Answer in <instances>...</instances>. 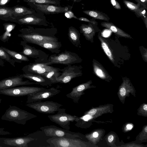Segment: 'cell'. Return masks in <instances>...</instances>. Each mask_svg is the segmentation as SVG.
Masks as SVG:
<instances>
[{
  "label": "cell",
  "instance_id": "obj_28",
  "mask_svg": "<svg viewBox=\"0 0 147 147\" xmlns=\"http://www.w3.org/2000/svg\"><path fill=\"white\" fill-rule=\"evenodd\" d=\"M60 69H59L46 72L42 76H43L49 79L52 83L53 84H55L56 82V79L61 74L60 72Z\"/></svg>",
  "mask_w": 147,
  "mask_h": 147
},
{
  "label": "cell",
  "instance_id": "obj_41",
  "mask_svg": "<svg viewBox=\"0 0 147 147\" xmlns=\"http://www.w3.org/2000/svg\"><path fill=\"white\" fill-rule=\"evenodd\" d=\"M97 112V110L95 109H92L89 111L87 114L92 116H93Z\"/></svg>",
  "mask_w": 147,
  "mask_h": 147
},
{
  "label": "cell",
  "instance_id": "obj_20",
  "mask_svg": "<svg viewBox=\"0 0 147 147\" xmlns=\"http://www.w3.org/2000/svg\"><path fill=\"white\" fill-rule=\"evenodd\" d=\"M68 36L69 39L71 43L76 47L80 46V34L75 27L71 26L68 28Z\"/></svg>",
  "mask_w": 147,
  "mask_h": 147
},
{
  "label": "cell",
  "instance_id": "obj_9",
  "mask_svg": "<svg viewBox=\"0 0 147 147\" xmlns=\"http://www.w3.org/2000/svg\"><path fill=\"white\" fill-rule=\"evenodd\" d=\"M81 67L80 66L69 65L63 68L60 69V75L56 79L57 83L66 84L72 79L82 75Z\"/></svg>",
  "mask_w": 147,
  "mask_h": 147
},
{
  "label": "cell",
  "instance_id": "obj_13",
  "mask_svg": "<svg viewBox=\"0 0 147 147\" xmlns=\"http://www.w3.org/2000/svg\"><path fill=\"white\" fill-rule=\"evenodd\" d=\"M59 68L48 65L46 63L34 61L24 66L22 70L24 73L42 75L46 72Z\"/></svg>",
  "mask_w": 147,
  "mask_h": 147
},
{
  "label": "cell",
  "instance_id": "obj_47",
  "mask_svg": "<svg viewBox=\"0 0 147 147\" xmlns=\"http://www.w3.org/2000/svg\"><path fill=\"white\" fill-rule=\"evenodd\" d=\"M143 109L146 111H147V105L146 104L143 107Z\"/></svg>",
  "mask_w": 147,
  "mask_h": 147
},
{
  "label": "cell",
  "instance_id": "obj_29",
  "mask_svg": "<svg viewBox=\"0 0 147 147\" xmlns=\"http://www.w3.org/2000/svg\"><path fill=\"white\" fill-rule=\"evenodd\" d=\"M123 2L125 6L131 11L134 12L136 16L138 17V11L141 5L139 3L135 4L126 0H123Z\"/></svg>",
  "mask_w": 147,
  "mask_h": 147
},
{
  "label": "cell",
  "instance_id": "obj_10",
  "mask_svg": "<svg viewBox=\"0 0 147 147\" xmlns=\"http://www.w3.org/2000/svg\"><path fill=\"white\" fill-rule=\"evenodd\" d=\"M23 49L19 53L22 54L34 59V61L38 62L46 63L49 57V55L42 51L37 49L34 47L28 44L23 40L20 43Z\"/></svg>",
  "mask_w": 147,
  "mask_h": 147
},
{
  "label": "cell",
  "instance_id": "obj_2",
  "mask_svg": "<svg viewBox=\"0 0 147 147\" xmlns=\"http://www.w3.org/2000/svg\"><path fill=\"white\" fill-rule=\"evenodd\" d=\"M37 116L22 109L17 106L9 105L1 119L18 124L24 125L27 121L36 118Z\"/></svg>",
  "mask_w": 147,
  "mask_h": 147
},
{
  "label": "cell",
  "instance_id": "obj_46",
  "mask_svg": "<svg viewBox=\"0 0 147 147\" xmlns=\"http://www.w3.org/2000/svg\"><path fill=\"white\" fill-rule=\"evenodd\" d=\"M126 127L127 129H131L132 128L133 126L131 124H128L127 125Z\"/></svg>",
  "mask_w": 147,
  "mask_h": 147
},
{
  "label": "cell",
  "instance_id": "obj_36",
  "mask_svg": "<svg viewBox=\"0 0 147 147\" xmlns=\"http://www.w3.org/2000/svg\"><path fill=\"white\" fill-rule=\"evenodd\" d=\"M76 19L80 21L88 22V23H92L96 26L98 25V22L95 21V19L93 18L92 19L89 20L86 18L84 17H77Z\"/></svg>",
  "mask_w": 147,
  "mask_h": 147
},
{
  "label": "cell",
  "instance_id": "obj_19",
  "mask_svg": "<svg viewBox=\"0 0 147 147\" xmlns=\"http://www.w3.org/2000/svg\"><path fill=\"white\" fill-rule=\"evenodd\" d=\"M34 44L46 49L53 53L58 54L61 51L62 44L58 41H46L36 42Z\"/></svg>",
  "mask_w": 147,
  "mask_h": 147
},
{
  "label": "cell",
  "instance_id": "obj_38",
  "mask_svg": "<svg viewBox=\"0 0 147 147\" xmlns=\"http://www.w3.org/2000/svg\"><path fill=\"white\" fill-rule=\"evenodd\" d=\"M138 3H139L143 7L147 9V0H139Z\"/></svg>",
  "mask_w": 147,
  "mask_h": 147
},
{
  "label": "cell",
  "instance_id": "obj_23",
  "mask_svg": "<svg viewBox=\"0 0 147 147\" xmlns=\"http://www.w3.org/2000/svg\"><path fill=\"white\" fill-rule=\"evenodd\" d=\"M85 14L92 18L97 19L109 22L110 18L106 13L94 10H86L83 11Z\"/></svg>",
  "mask_w": 147,
  "mask_h": 147
},
{
  "label": "cell",
  "instance_id": "obj_31",
  "mask_svg": "<svg viewBox=\"0 0 147 147\" xmlns=\"http://www.w3.org/2000/svg\"><path fill=\"white\" fill-rule=\"evenodd\" d=\"M24 1L27 3L51 4L57 6H59L60 4V0H24Z\"/></svg>",
  "mask_w": 147,
  "mask_h": 147
},
{
  "label": "cell",
  "instance_id": "obj_3",
  "mask_svg": "<svg viewBox=\"0 0 147 147\" xmlns=\"http://www.w3.org/2000/svg\"><path fill=\"white\" fill-rule=\"evenodd\" d=\"M82 61V59L76 53L65 50L60 53L49 56L46 64L51 65L53 64H62L66 65L78 63Z\"/></svg>",
  "mask_w": 147,
  "mask_h": 147
},
{
  "label": "cell",
  "instance_id": "obj_5",
  "mask_svg": "<svg viewBox=\"0 0 147 147\" xmlns=\"http://www.w3.org/2000/svg\"><path fill=\"white\" fill-rule=\"evenodd\" d=\"M64 108H59L57 113L55 114L49 115L48 117L52 121L60 125L63 129L69 130L71 122H77L79 117L75 115L67 113Z\"/></svg>",
  "mask_w": 147,
  "mask_h": 147
},
{
  "label": "cell",
  "instance_id": "obj_30",
  "mask_svg": "<svg viewBox=\"0 0 147 147\" xmlns=\"http://www.w3.org/2000/svg\"><path fill=\"white\" fill-rule=\"evenodd\" d=\"M0 59L7 61L15 67V61L1 47H0Z\"/></svg>",
  "mask_w": 147,
  "mask_h": 147
},
{
  "label": "cell",
  "instance_id": "obj_18",
  "mask_svg": "<svg viewBox=\"0 0 147 147\" xmlns=\"http://www.w3.org/2000/svg\"><path fill=\"white\" fill-rule=\"evenodd\" d=\"M89 84V82H86L73 88L71 92L67 94L66 96L72 99L74 102L78 103L84 90L88 88Z\"/></svg>",
  "mask_w": 147,
  "mask_h": 147
},
{
  "label": "cell",
  "instance_id": "obj_48",
  "mask_svg": "<svg viewBox=\"0 0 147 147\" xmlns=\"http://www.w3.org/2000/svg\"><path fill=\"white\" fill-rule=\"evenodd\" d=\"M74 2L79 3L82 0H72Z\"/></svg>",
  "mask_w": 147,
  "mask_h": 147
},
{
  "label": "cell",
  "instance_id": "obj_40",
  "mask_svg": "<svg viewBox=\"0 0 147 147\" xmlns=\"http://www.w3.org/2000/svg\"><path fill=\"white\" fill-rule=\"evenodd\" d=\"M11 0H0V7H3L7 4Z\"/></svg>",
  "mask_w": 147,
  "mask_h": 147
},
{
  "label": "cell",
  "instance_id": "obj_22",
  "mask_svg": "<svg viewBox=\"0 0 147 147\" xmlns=\"http://www.w3.org/2000/svg\"><path fill=\"white\" fill-rule=\"evenodd\" d=\"M14 17L31 14L36 11L32 8L22 6H17L12 7Z\"/></svg>",
  "mask_w": 147,
  "mask_h": 147
},
{
  "label": "cell",
  "instance_id": "obj_7",
  "mask_svg": "<svg viewBox=\"0 0 147 147\" xmlns=\"http://www.w3.org/2000/svg\"><path fill=\"white\" fill-rule=\"evenodd\" d=\"M40 129L46 136L51 137L74 138H81V136L79 133L72 132L53 125L42 127Z\"/></svg>",
  "mask_w": 147,
  "mask_h": 147
},
{
  "label": "cell",
  "instance_id": "obj_6",
  "mask_svg": "<svg viewBox=\"0 0 147 147\" xmlns=\"http://www.w3.org/2000/svg\"><path fill=\"white\" fill-rule=\"evenodd\" d=\"M45 88L38 87L21 86L5 89L0 91V94L13 97L29 96L44 90Z\"/></svg>",
  "mask_w": 147,
  "mask_h": 147
},
{
  "label": "cell",
  "instance_id": "obj_26",
  "mask_svg": "<svg viewBox=\"0 0 147 147\" xmlns=\"http://www.w3.org/2000/svg\"><path fill=\"white\" fill-rule=\"evenodd\" d=\"M5 30L4 32L0 36V40L5 42L8 41L10 36V32L14 29L16 26L14 24L6 23L3 24Z\"/></svg>",
  "mask_w": 147,
  "mask_h": 147
},
{
  "label": "cell",
  "instance_id": "obj_33",
  "mask_svg": "<svg viewBox=\"0 0 147 147\" xmlns=\"http://www.w3.org/2000/svg\"><path fill=\"white\" fill-rule=\"evenodd\" d=\"M141 18L143 21L146 27H147L146 9L143 7H140L138 11V18Z\"/></svg>",
  "mask_w": 147,
  "mask_h": 147
},
{
  "label": "cell",
  "instance_id": "obj_50",
  "mask_svg": "<svg viewBox=\"0 0 147 147\" xmlns=\"http://www.w3.org/2000/svg\"><path fill=\"white\" fill-rule=\"evenodd\" d=\"M2 99L1 98V96L0 95V103H1V101Z\"/></svg>",
  "mask_w": 147,
  "mask_h": 147
},
{
  "label": "cell",
  "instance_id": "obj_32",
  "mask_svg": "<svg viewBox=\"0 0 147 147\" xmlns=\"http://www.w3.org/2000/svg\"><path fill=\"white\" fill-rule=\"evenodd\" d=\"M99 38L101 42L102 47L105 53L110 60L112 62H113L114 60L112 53L107 44L103 40L101 37H99Z\"/></svg>",
  "mask_w": 147,
  "mask_h": 147
},
{
  "label": "cell",
  "instance_id": "obj_42",
  "mask_svg": "<svg viewBox=\"0 0 147 147\" xmlns=\"http://www.w3.org/2000/svg\"><path fill=\"white\" fill-rule=\"evenodd\" d=\"M126 90L124 87L121 88L120 90V94L122 96H124L126 94Z\"/></svg>",
  "mask_w": 147,
  "mask_h": 147
},
{
  "label": "cell",
  "instance_id": "obj_37",
  "mask_svg": "<svg viewBox=\"0 0 147 147\" xmlns=\"http://www.w3.org/2000/svg\"><path fill=\"white\" fill-rule=\"evenodd\" d=\"M110 2L113 7L117 9H121L120 4L116 0H110Z\"/></svg>",
  "mask_w": 147,
  "mask_h": 147
},
{
  "label": "cell",
  "instance_id": "obj_34",
  "mask_svg": "<svg viewBox=\"0 0 147 147\" xmlns=\"http://www.w3.org/2000/svg\"><path fill=\"white\" fill-rule=\"evenodd\" d=\"M68 6V9L64 13L65 17L69 19L74 18L76 19L77 17L74 15L73 12L71 11L72 6Z\"/></svg>",
  "mask_w": 147,
  "mask_h": 147
},
{
  "label": "cell",
  "instance_id": "obj_52",
  "mask_svg": "<svg viewBox=\"0 0 147 147\" xmlns=\"http://www.w3.org/2000/svg\"><path fill=\"white\" fill-rule=\"evenodd\" d=\"M2 147L0 145V147Z\"/></svg>",
  "mask_w": 147,
  "mask_h": 147
},
{
  "label": "cell",
  "instance_id": "obj_45",
  "mask_svg": "<svg viewBox=\"0 0 147 147\" xmlns=\"http://www.w3.org/2000/svg\"><path fill=\"white\" fill-rule=\"evenodd\" d=\"M4 66V62L3 61L0 59V66Z\"/></svg>",
  "mask_w": 147,
  "mask_h": 147
},
{
  "label": "cell",
  "instance_id": "obj_24",
  "mask_svg": "<svg viewBox=\"0 0 147 147\" xmlns=\"http://www.w3.org/2000/svg\"><path fill=\"white\" fill-rule=\"evenodd\" d=\"M101 25L103 27L110 29L118 35L127 38L131 37L130 35L116 26L112 22H103L101 23Z\"/></svg>",
  "mask_w": 147,
  "mask_h": 147
},
{
  "label": "cell",
  "instance_id": "obj_39",
  "mask_svg": "<svg viewBox=\"0 0 147 147\" xmlns=\"http://www.w3.org/2000/svg\"><path fill=\"white\" fill-rule=\"evenodd\" d=\"M5 129L4 128H0V135H5L11 134L10 132L4 131Z\"/></svg>",
  "mask_w": 147,
  "mask_h": 147
},
{
  "label": "cell",
  "instance_id": "obj_1",
  "mask_svg": "<svg viewBox=\"0 0 147 147\" xmlns=\"http://www.w3.org/2000/svg\"><path fill=\"white\" fill-rule=\"evenodd\" d=\"M19 31L20 33L18 36L27 43L34 44L36 42L46 41H58L56 36L57 30L55 27L39 28L28 26Z\"/></svg>",
  "mask_w": 147,
  "mask_h": 147
},
{
  "label": "cell",
  "instance_id": "obj_43",
  "mask_svg": "<svg viewBox=\"0 0 147 147\" xmlns=\"http://www.w3.org/2000/svg\"><path fill=\"white\" fill-rule=\"evenodd\" d=\"M113 140V135H111L109 136L108 138V141L109 142H112Z\"/></svg>",
  "mask_w": 147,
  "mask_h": 147
},
{
  "label": "cell",
  "instance_id": "obj_4",
  "mask_svg": "<svg viewBox=\"0 0 147 147\" xmlns=\"http://www.w3.org/2000/svg\"><path fill=\"white\" fill-rule=\"evenodd\" d=\"M12 22L20 25L49 26L44 14L36 12L31 14L14 17Z\"/></svg>",
  "mask_w": 147,
  "mask_h": 147
},
{
  "label": "cell",
  "instance_id": "obj_27",
  "mask_svg": "<svg viewBox=\"0 0 147 147\" xmlns=\"http://www.w3.org/2000/svg\"><path fill=\"white\" fill-rule=\"evenodd\" d=\"M13 18L12 7H0V19L12 22Z\"/></svg>",
  "mask_w": 147,
  "mask_h": 147
},
{
  "label": "cell",
  "instance_id": "obj_35",
  "mask_svg": "<svg viewBox=\"0 0 147 147\" xmlns=\"http://www.w3.org/2000/svg\"><path fill=\"white\" fill-rule=\"evenodd\" d=\"M94 71L96 74L99 77L104 78H105V73L100 68L96 65H94Z\"/></svg>",
  "mask_w": 147,
  "mask_h": 147
},
{
  "label": "cell",
  "instance_id": "obj_44",
  "mask_svg": "<svg viewBox=\"0 0 147 147\" xmlns=\"http://www.w3.org/2000/svg\"><path fill=\"white\" fill-rule=\"evenodd\" d=\"M98 136V133L96 132H95L93 134V136L94 138H97Z\"/></svg>",
  "mask_w": 147,
  "mask_h": 147
},
{
  "label": "cell",
  "instance_id": "obj_12",
  "mask_svg": "<svg viewBox=\"0 0 147 147\" xmlns=\"http://www.w3.org/2000/svg\"><path fill=\"white\" fill-rule=\"evenodd\" d=\"M31 8L36 12L44 14H53L64 13L68 9L69 6L62 7L53 5L32 3H27Z\"/></svg>",
  "mask_w": 147,
  "mask_h": 147
},
{
  "label": "cell",
  "instance_id": "obj_16",
  "mask_svg": "<svg viewBox=\"0 0 147 147\" xmlns=\"http://www.w3.org/2000/svg\"><path fill=\"white\" fill-rule=\"evenodd\" d=\"M35 139L29 137H20L14 138H4L2 143L9 146L28 147V144Z\"/></svg>",
  "mask_w": 147,
  "mask_h": 147
},
{
  "label": "cell",
  "instance_id": "obj_15",
  "mask_svg": "<svg viewBox=\"0 0 147 147\" xmlns=\"http://www.w3.org/2000/svg\"><path fill=\"white\" fill-rule=\"evenodd\" d=\"M60 90L54 87L45 89L43 90L27 96L26 103H30L49 98L57 95Z\"/></svg>",
  "mask_w": 147,
  "mask_h": 147
},
{
  "label": "cell",
  "instance_id": "obj_14",
  "mask_svg": "<svg viewBox=\"0 0 147 147\" xmlns=\"http://www.w3.org/2000/svg\"><path fill=\"white\" fill-rule=\"evenodd\" d=\"M23 78L20 75L6 78L0 80V91L5 89L20 86L36 84L28 80L23 81Z\"/></svg>",
  "mask_w": 147,
  "mask_h": 147
},
{
  "label": "cell",
  "instance_id": "obj_25",
  "mask_svg": "<svg viewBox=\"0 0 147 147\" xmlns=\"http://www.w3.org/2000/svg\"><path fill=\"white\" fill-rule=\"evenodd\" d=\"M1 47L13 59L15 62L21 63L22 61L28 62L30 61L28 57L25 55L5 47Z\"/></svg>",
  "mask_w": 147,
  "mask_h": 147
},
{
  "label": "cell",
  "instance_id": "obj_21",
  "mask_svg": "<svg viewBox=\"0 0 147 147\" xmlns=\"http://www.w3.org/2000/svg\"><path fill=\"white\" fill-rule=\"evenodd\" d=\"M80 32L82 33L87 39L91 38L97 29L96 25L91 23L88 24H82L80 27Z\"/></svg>",
  "mask_w": 147,
  "mask_h": 147
},
{
  "label": "cell",
  "instance_id": "obj_8",
  "mask_svg": "<svg viewBox=\"0 0 147 147\" xmlns=\"http://www.w3.org/2000/svg\"><path fill=\"white\" fill-rule=\"evenodd\" d=\"M27 106L37 112L44 114H53L57 111L63 106L61 104L52 101H41L27 103Z\"/></svg>",
  "mask_w": 147,
  "mask_h": 147
},
{
  "label": "cell",
  "instance_id": "obj_11",
  "mask_svg": "<svg viewBox=\"0 0 147 147\" xmlns=\"http://www.w3.org/2000/svg\"><path fill=\"white\" fill-rule=\"evenodd\" d=\"M47 142L51 147H80L84 145V142L76 138L54 137L47 140Z\"/></svg>",
  "mask_w": 147,
  "mask_h": 147
},
{
  "label": "cell",
  "instance_id": "obj_49",
  "mask_svg": "<svg viewBox=\"0 0 147 147\" xmlns=\"http://www.w3.org/2000/svg\"><path fill=\"white\" fill-rule=\"evenodd\" d=\"M145 130L146 132H147V127L146 126L145 128Z\"/></svg>",
  "mask_w": 147,
  "mask_h": 147
},
{
  "label": "cell",
  "instance_id": "obj_17",
  "mask_svg": "<svg viewBox=\"0 0 147 147\" xmlns=\"http://www.w3.org/2000/svg\"><path fill=\"white\" fill-rule=\"evenodd\" d=\"M20 75L23 78L28 79L36 83V84L43 86H50L53 84L49 79L42 75L26 73Z\"/></svg>",
  "mask_w": 147,
  "mask_h": 147
},
{
  "label": "cell",
  "instance_id": "obj_51",
  "mask_svg": "<svg viewBox=\"0 0 147 147\" xmlns=\"http://www.w3.org/2000/svg\"><path fill=\"white\" fill-rule=\"evenodd\" d=\"M137 3L138 2L139 0H134Z\"/></svg>",
  "mask_w": 147,
  "mask_h": 147
},
{
  "label": "cell",
  "instance_id": "obj_53",
  "mask_svg": "<svg viewBox=\"0 0 147 147\" xmlns=\"http://www.w3.org/2000/svg\"><path fill=\"white\" fill-rule=\"evenodd\" d=\"M67 0V1H69L70 0Z\"/></svg>",
  "mask_w": 147,
  "mask_h": 147
}]
</instances>
